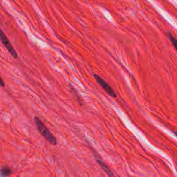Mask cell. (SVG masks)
Segmentation results:
<instances>
[{"label":"cell","instance_id":"obj_1","mask_svg":"<svg viewBox=\"0 0 177 177\" xmlns=\"http://www.w3.org/2000/svg\"><path fill=\"white\" fill-rule=\"evenodd\" d=\"M34 121L36 127L42 136L51 145H57V139L52 134L41 119L38 116H35L34 117Z\"/></svg>","mask_w":177,"mask_h":177},{"label":"cell","instance_id":"obj_2","mask_svg":"<svg viewBox=\"0 0 177 177\" xmlns=\"http://www.w3.org/2000/svg\"><path fill=\"white\" fill-rule=\"evenodd\" d=\"M0 40H1V42H2V44L4 45L8 51L11 55V56L15 59L18 58V55L16 51L14 48L13 46L11 45L8 37L6 36L5 34L3 32L2 30H1V33H0Z\"/></svg>","mask_w":177,"mask_h":177},{"label":"cell","instance_id":"obj_3","mask_svg":"<svg viewBox=\"0 0 177 177\" xmlns=\"http://www.w3.org/2000/svg\"><path fill=\"white\" fill-rule=\"evenodd\" d=\"M94 78L98 83V84H99V85L103 89L107 92V93L108 94V95H110L113 98H115L116 97L115 93L114 92V90H113L110 86L109 85L107 82L105 81V80L101 78L100 76H99L97 74H94Z\"/></svg>","mask_w":177,"mask_h":177},{"label":"cell","instance_id":"obj_4","mask_svg":"<svg viewBox=\"0 0 177 177\" xmlns=\"http://www.w3.org/2000/svg\"><path fill=\"white\" fill-rule=\"evenodd\" d=\"M95 157L96 158V160H97V162L98 164H99V165L100 166V167L102 168V169L104 171H105V172L107 173V175H108V176H110V177H112V176H114V175L113 174L112 172H111L110 169L108 168V167L107 166V165L105 164L104 162H103L102 160H100V158H98V157H97V155H95Z\"/></svg>","mask_w":177,"mask_h":177},{"label":"cell","instance_id":"obj_5","mask_svg":"<svg viewBox=\"0 0 177 177\" xmlns=\"http://www.w3.org/2000/svg\"><path fill=\"white\" fill-rule=\"evenodd\" d=\"M11 170L8 167H4L1 170V177H9L11 174Z\"/></svg>","mask_w":177,"mask_h":177},{"label":"cell","instance_id":"obj_6","mask_svg":"<svg viewBox=\"0 0 177 177\" xmlns=\"http://www.w3.org/2000/svg\"><path fill=\"white\" fill-rule=\"evenodd\" d=\"M168 36H169L170 40L171 41L172 43L173 44L174 47L177 50V40L173 37L170 33H168Z\"/></svg>","mask_w":177,"mask_h":177},{"label":"cell","instance_id":"obj_7","mask_svg":"<svg viewBox=\"0 0 177 177\" xmlns=\"http://www.w3.org/2000/svg\"><path fill=\"white\" fill-rule=\"evenodd\" d=\"M0 85L1 86V87H4L5 86V84H4V82L3 81L2 78L1 79V82H0Z\"/></svg>","mask_w":177,"mask_h":177},{"label":"cell","instance_id":"obj_8","mask_svg":"<svg viewBox=\"0 0 177 177\" xmlns=\"http://www.w3.org/2000/svg\"><path fill=\"white\" fill-rule=\"evenodd\" d=\"M175 136L177 137V133H175Z\"/></svg>","mask_w":177,"mask_h":177}]
</instances>
